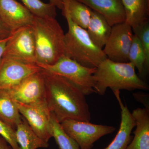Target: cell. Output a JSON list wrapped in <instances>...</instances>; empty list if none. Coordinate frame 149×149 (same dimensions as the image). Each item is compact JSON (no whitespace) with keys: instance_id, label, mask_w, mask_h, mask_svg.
<instances>
[{"instance_id":"6da1fadb","label":"cell","mask_w":149,"mask_h":149,"mask_svg":"<svg viewBox=\"0 0 149 149\" xmlns=\"http://www.w3.org/2000/svg\"><path fill=\"white\" fill-rule=\"evenodd\" d=\"M46 101L50 111L60 123L71 120L90 122L91 113L85 95L72 82L42 69Z\"/></svg>"},{"instance_id":"7a4b0ae2","label":"cell","mask_w":149,"mask_h":149,"mask_svg":"<svg viewBox=\"0 0 149 149\" xmlns=\"http://www.w3.org/2000/svg\"><path fill=\"white\" fill-rule=\"evenodd\" d=\"M133 63L116 62L107 58L96 68L93 74L95 93L103 95L107 88L120 90L148 91L149 85L137 75Z\"/></svg>"},{"instance_id":"3957f363","label":"cell","mask_w":149,"mask_h":149,"mask_svg":"<svg viewBox=\"0 0 149 149\" xmlns=\"http://www.w3.org/2000/svg\"><path fill=\"white\" fill-rule=\"evenodd\" d=\"M32 26L35 35L37 64H54L65 53V34L55 18L35 17Z\"/></svg>"},{"instance_id":"277c9868","label":"cell","mask_w":149,"mask_h":149,"mask_svg":"<svg viewBox=\"0 0 149 149\" xmlns=\"http://www.w3.org/2000/svg\"><path fill=\"white\" fill-rule=\"evenodd\" d=\"M62 10L68 27V31L65 34L64 56L83 66L97 68L107 58L102 49L93 43L86 29L75 24L66 11Z\"/></svg>"},{"instance_id":"5b68a950","label":"cell","mask_w":149,"mask_h":149,"mask_svg":"<svg viewBox=\"0 0 149 149\" xmlns=\"http://www.w3.org/2000/svg\"><path fill=\"white\" fill-rule=\"evenodd\" d=\"M37 65L47 72L66 78L78 87L85 96L95 93L93 74L96 68L83 66L64 55L54 64Z\"/></svg>"},{"instance_id":"8992f818","label":"cell","mask_w":149,"mask_h":149,"mask_svg":"<svg viewBox=\"0 0 149 149\" xmlns=\"http://www.w3.org/2000/svg\"><path fill=\"white\" fill-rule=\"evenodd\" d=\"M3 56L37 64L35 35L32 25L13 31L7 42Z\"/></svg>"},{"instance_id":"52a82bcc","label":"cell","mask_w":149,"mask_h":149,"mask_svg":"<svg viewBox=\"0 0 149 149\" xmlns=\"http://www.w3.org/2000/svg\"><path fill=\"white\" fill-rule=\"evenodd\" d=\"M61 124L67 134L77 142L80 149H92L96 141L116 130L115 127L111 125L71 119L65 120Z\"/></svg>"},{"instance_id":"ba28073f","label":"cell","mask_w":149,"mask_h":149,"mask_svg":"<svg viewBox=\"0 0 149 149\" xmlns=\"http://www.w3.org/2000/svg\"><path fill=\"white\" fill-rule=\"evenodd\" d=\"M133 35L132 27L126 22L113 25L102 49L107 58L116 62H128V53Z\"/></svg>"},{"instance_id":"9c48e42d","label":"cell","mask_w":149,"mask_h":149,"mask_svg":"<svg viewBox=\"0 0 149 149\" xmlns=\"http://www.w3.org/2000/svg\"><path fill=\"white\" fill-rule=\"evenodd\" d=\"M16 104L22 116L27 120L33 131L41 139L48 143L52 136L51 113L46 101L30 104Z\"/></svg>"},{"instance_id":"30bf717a","label":"cell","mask_w":149,"mask_h":149,"mask_svg":"<svg viewBox=\"0 0 149 149\" xmlns=\"http://www.w3.org/2000/svg\"><path fill=\"white\" fill-rule=\"evenodd\" d=\"M6 91L15 102L19 103L30 104L46 101L42 70L29 75L14 88Z\"/></svg>"},{"instance_id":"8fae6325","label":"cell","mask_w":149,"mask_h":149,"mask_svg":"<svg viewBox=\"0 0 149 149\" xmlns=\"http://www.w3.org/2000/svg\"><path fill=\"white\" fill-rule=\"evenodd\" d=\"M42 70L37 64L3 56L0 63V91L12 89L29 75Z\"/></svg>"},{"instance_id":"7c38bea8","label":"cell","mask_w":149,"mask_h":149,"mask_svg":"<svg viewBox=\"0 0 149 149\" xmlns=\"http://www.w3.org/2000/svg\"><path fill=\"white\" fill-rule=\"evenodd\" d=\"M0 16L12 30L32 25L35 16L16 0H0Z\"/></svg>"},{"instance_id":"4fadbf2b","label":"cell","mask_w":149,"mask_h":149,"mask_svg":"<svg viewBox=\"0 0 149 149\" xmlns=\"http://www.w3.org/2000/svg\"><path fill=\"white\" fill-rule=\"evenodd\" d=\"M120 109L121 121L119 130L110 144L104 149H125L132 139V130L136 127V123L128 107L122 102L120 91L113 92Z\"/></svg>"},{"instance_id":"5bb4252c","label":"cell","mask_w":149,"mask_h":149,"mask_svg":"<svg viewBox=\"0 0 149 149\" xmlns=\"http://www.w3.org/2000/svg\"><path fill=\"white\" fill-rule=\"evenodd\" d=\"M100 14L111 26L125 22V10L121 0H77Z\"/></svg>"},{"instance_id":"9a60e30c","label":"cell","mask_w":149,"mask_h":149,"mask_svg":"<svg viewBox=\"0 0 149 149\" xmlns=\"http://www.w3.org/2000/svg\"><path fill=\"white\" fill-rule=\"evenodd\" d=\"M131 113L136 129L134 138L125 149H149V110L138 108Z\"/></svg>"},{"instance_id":"2e32d148","label":"cell","mask_w":149,"mask_h":149,"mask_svg":"<svg viewBox=\"0 0 149 149\" xmlns=\"http://www.w3.org/2000/svg\"><path fill=\"white\" fill-rule=\"evenodd\" d=\"M111 26L102 15L92 10L87 30L92 42L98 47L102 49L111 31Z\"/></svg>"},{"instance_id":"e0dca14e","label":"cell","mask_w":149,"mask_h":149,"mask_svg":"<svg viewBox=\"0 0 149 149\" xmlns=\"http://www.w3.org/2000/svg\"><path fill=\"white\" fill-rule=\"evenodd\" d=\"M125 10V22L132 28L148 19L149 0H121Z\"/></svg>"},{"instance_id":"ac0fdd59","label":"cell","mask_w":149,"mask_h":149,"mask_svg":"<svg viewBox=\"0 0 149 149\" xmlns=\"http://www.w3.org/2000/svg\"><path fill=\"white\" fill-rule=\"evenodd\" d=\"M15 135L19 149L47 148L49 147L48 143L37 136L23 117L22 121L17 126Z\"/></svg>"},{"instance_id":"d6986e66","label":"cell","mask_w":149,"mask_h":149,"mask_svg":"<svg viewBox=\"0 0 149 149\" xmlns=\"http://www.w3.org/2000/svg\"><path fill=\"white\" fill-rule=\"evenodd\" d=\"M0 119L15 129L22 121L16 102L6 91H0Z\"/></svg>"},{"instance_id":"ffe728a7","label":"cell","mask_w":149,"mask_h":149,"mask_svg":"<svg viewBox=\"0 0 149 149\" xmlns=\"http://www.w3.org/2000/svg\"><path fill=\"white\" fill-rule=\"evenodd\" d=\"M63 8L71 20L78 26L87 29L92 14V10L77 0H63Z\"/></svg>"},{"instance_id":"44dd1931","label":"cell","mask_w":149,"mask_h":149,"mask_svg":"<svg viewBox=\"0 0 149 149\" xmlns=\"http://www.w3.org/2000/svg\"><path fill=\"white\" fill-rule=\"evenodd\" d=\"M50 123L52 136L55 140L59 149H80L77 142L64 131L52 113H51Z\"/></svg>"},{"instance_id":"7402d4cb","label":"cell","mask_w":149,"mask_h":149,"mask_svg":"<svg viewBox=\"0 0 149 149\" xmlns=\"http://www.w3.org/2000/svg\"><path fill=\"white\" fill-rule=\"evenodd\" d=\"M128 61L133 63L135 68L138 69L139 74H144L149 70L146 62V57L143 48L139 38L133 35L132 44L129 50Z\"/></svg>"},{"instance_id":"603a6c76","label":"cell","mask_w":149,"mask_h":149,"mask_svg":"<svg viewBox=\"0 0 149 149\" xmlns=\"http://www.w3.org/2000/svg\"><path fill=\"white\" fill-rule=\"evenodd\" d=\"M24 6L35 17L55 18L56 15V7L49 3L41 0H21Z\"/></svg>"},{"instance_id":"cb8c5ba5","label":"cell","mask_w":149,"mask_h":149,"mask_svg":"<svg viewBox=\"0 0 149 149\" xmlns=\"http://www.w3.org/2000/svg\"><path fill=\"white\" fill-rule=\"evenodd\" d=\"M132 30L139 38L143 50L147 66L149 67V19L133 27Z\"/></svg>"},{"instance_id":"d4e9b609","label":"cell","mask_w":149,"mask_h":149,"mask_svg":"<svg viewBox=\"0 0 149 149\" xmlns=\"http://www.w3.org/2000/svg\"><path fill=\"white\" fill-rule=\"evenodd\" d=\"M0 136L6 141L13 149H19L17 141L15 129L8 123L0 119Z\"/></svg>"},{"instance_id":"484cf974","label":"cell","mask_w":149,"mask_h":149,"mask_svg":"<svg viewBox=\"0 0 149 149\" xmlns=\"http://www.w3.org/2000/svg\"><path fill=\"white\" fill-rule=\"evenodd\" d=\"M12 31L6 24L0 16V40L8 38L11 35Z\"/></svg>"},{"instance_id":"4316f807","label":"cell","mask_w":149,"mask_h":149,"mask_svg":"<svg viewBox=\"0 0 149 149\" xmlns=\"http://www.w3.org/2000/svg\"><path fill=\"white\" fill-rule=\"evenodd\" d=\"M135 98L146 106V108L149 109V95L147 93H138L133 94Z\"/></svg>"},{"instance_id":"83f0119b","label":"cell","mask_w":149,"mask_h":149,"mask_svg":"<svg viewBox=\"0 0 149 149\" xmlns=\"http://www.w3.org/2000/svg\"><path fill=\"white\" fill-rule=\"evenodd\" d=\"M9 37L4 40H0V63L2 59L5 50L6 45Z\"/></svg>"},{"instance_id":"f1b7e54d","label":"cell","mask_w":149,"mask_h":149,"mask_svg":"<svg viewBox=\"0 0 149 149\" xmlns=\"http://www.w3.org/2000/svg\"><path fill=\"white\" fill-rule=\"evenodd\" d=\"M0 149H13L6 141L5 139L0 136Z\"/></svg>"},{"instance_id":"f546056e","label":"cell","mask_w":149,"mask_h":149,"mask_svg":"<svg viewBox=\"0 0 149 149\" xmlns=\"http://www.w3.org/2000/svg\"><path fill=\"white\" fill-rule=\"evenodd\" d=\"M50 3L56 7L62 10L63 8V0H49Z\"/></svg>"}]
</instances>
